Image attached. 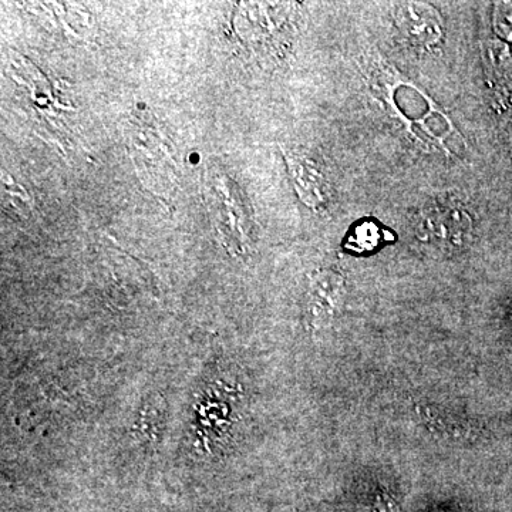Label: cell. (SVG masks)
I'll return each instance as SVG.
<instances>
[{
  "mask_svg": "<svg viewBox=\"0 0 512 512\" xmlns=\"http://www.w3.org/2000/svg\"><path fill=\"white\" fill-rule=\"evenodd\" d=\"M289 170L293 174V183L296 190L301 194V198L311 207H319L325 202L326 198V181L322 175L318 173L312 163L305 158L291 157L289 158Z\"/></svg>",
  "mask_w": 512,
  "mask_h": 512,
  "instance_id": "cell-1",
  "label": "cell"
}]
</instances>
